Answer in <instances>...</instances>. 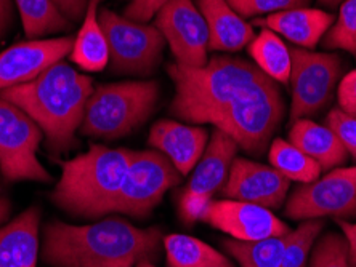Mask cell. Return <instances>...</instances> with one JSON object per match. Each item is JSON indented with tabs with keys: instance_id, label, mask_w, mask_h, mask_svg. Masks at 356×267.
Returning <instances> with one entry per match:
<instances>
[{
	"instance_id": "ba28073f",
	"label": "cell",
	"mask_w": 356,
	"mask_h": 267,
	"mask_svg": "<svg viewBox=\"0 0 356 267\" xmlns=\"http://www.w3.org/2000/svg\"><path fill=\"white\" fill-rule=\"evenodd\" d=\"M181 175L158 150L134 153L124 182L114 198L113 213L145 218L159 205L164 193L180 184Z\"/></svg>"
},
{
	"instance_id": "277c9868",
	"label": "cell",
	"mask_w": 356,
	"mask_h": 267,
	"mask_svg": "<svg viewBox=\"0 0 356 267\" xmlns=\"http://www.w3.org/2000/svg\"><path fill=\"white\" fill-rule=\"evenodd\" d=\"M134 150L92 146L86 154L66 160L61 178L50 193L63 212L79 218H102L113 213Z\"/></svg>"
},
{
	"instance_id": "7c38bea8",
	"label": "cell",
	"mask_w": 356,
	"mask_h": 267,
	"mask_svg": "<svg viewBox=\"0 0 356 267\" xmlns=\"http://www.w3.org/2000/svg\"><path fill=\"white\" fill-rule=\"evenodd\" d=\"M156 28L170 46L175 62L188 67L207 64L209 31L191 0H170L156 15Z\"/></svg>"
},
{
	"instance_id": "74e56055",
	"label": "cell",
	"mask_w": 356,
	"mask_h": 267,
	"mask_svg": "<svg viewBox=\"0 0 356 267\" xmlns=\"http://www.w3.org/2000/svg\"><path fill=\"white\" fill-rule=\"evenodd\" d=\"M319 3L324 5V7H331V8H336L339 5H342L345 0H318Z\"/></svg>"
},
{
	"instance_id": "d4e9b609",
	"label": "cell",
	"mask_w": 356,
	"mask_h": 267,
	"mask_svg": "<svg viewBox=\"0 0 356 267\" xmlns=\"http://www.w3.org/2000/svg\"><path fill=\"white\" fill-rule=\"evenodd\" d=\"M268 159L273 169H276L287 180L298 181L302 184L316 181L321 175V165L312 157H308L303 150H300L291 143V141L276 138L270 144Z\"/></svg>"
},
{
	"instance_id": "4fadbf2b",
	"label": "cell",
	"mask_w": 356,
	"mask_h": 267,
	"mask_svg": "<svg viewBox=\"0 0 356 267\" xmlns=\"http://www.w3.org/2000/svg\"><path fill=\"white\" fill-rule=\"evenodd\" d=\"M199 221L207 223L241 242H255L289 234L287 224L268 208L239 200H211Z\"/></svg>"
},
{
	"instance_id": "ac0fdd59",
	"label": "cell",
	"mask_w": 356,
	"mask_h": 267,
	"mask_svg": "<svg viewBox=\"0 0 356 267\" xmlns=\"http://www.w3.org/2000/svg\"><path fill=\"white\" fill-rule=\"evenodd\" d=\"M196 3L207 24L209 50L238 51L255 37L252 26L234 12L228 0H196Z\"/></svg>"
},
{
	"instance_id": "f35d334b",
	"label": "cell",
	"mask_w": 356,
	"mask_h": 267,
	"mask_svg": "<svg viewBox=\"0 0 356 267\" xmlns=\"http://www.w3.org/2000/svg\"><path fill=\"white\" fill-rule=\"evenodd\" d=\"M135 267H156L154 264H153V261H149V259H143V261H140V263L135 266Z\"/></svg>"
},
{
	"instance_id": "836d02e7",
	"label": "cell",
	"mask_w": 356,
	"mask_h": 267,
	"mask_svg": "<svg viewBox=\"0 0 356 267\" xmlns=\"http://www.w3.org/2000/svg\"><path fill=\"white\" fill-rule=\"evenodd\" d=\"M54 3L71 23H77L86 17L88 0H54Z\"/></svg>"
},
{
	"instance_id": "6da1fadb",
	"label": "cell",
	"mask_w": 356,
	"mask_h": 267,
	"mask_svg": "<svg viewBox=\"0 0 356 267\" xmlns=\"http://www.w3.org/2000/svg\"><path fill=\"white\" fill-rule=\"evenodd\" d=\"M167 74L175 87L172 115L183 122L213 125L249 154H264L284 119L280 87L250 61L223 55L202 67L170 62Z\"/></svg>"
},
{
	"instance_id": "30bf717a",
	"label": "cell",
	"mask_w": 356,
	"mask_h": 267,
	"mask_svg": "<svg viewBox=\"0 0 356 267\" xmlns=\"http://www.w3.org/2000/svg\"><path fill=\"white\" fill-rule=\"evenodd\" d=\"M238 149L236 141L217 128L213 130L207 148L193 169L191 180L188 181L178 202V212L183 223L195 224L201 219L213 193L227 181Z\"/></svg>"
},
{
	"instance_id": "4dcf8cb0",
	"label": "cell",
	"mask_w": 356,
	"mask_h": 267,
	"mask_svg": "<svg viewBox=\"0 0 356 267\" xmlns=\"http://www.w3.org/2000/svg\"><path fill=\"white\" fill-rule=\"evenodd\" d=\"M324 125L337 135L347 153L356 160V115L343 112L340 107L332 109L324 120Z\"/></svg>"
},
{
	"instance_id": "2e32d148",
	"label": "cell",
	"mask_w": 356,
	"mask_h": 267,
	"mask_svg": "<svg viewBox=\"0 0 356 267\" xmlns=\"http://www.w3.org/2000/svg\"><path fill=\"white\" fill-rule=\"evenodd\" d=\"M209 143V132L202 127L162 119L153 125L148 144L172 162L181 176L193 171Z\"/></svg>"
},
{
	"instance_id": "8d00e7d4",
	"label": "cell",
	"mask_w": 356,
	"mask_h": 267,
	"mask_svg": "<svg viewBox=\"0 0 356 267\" xmlns=\"http://www.w3.org/2000/svg\"><path fill=\"white\" fill-rule=\"evenodd\" d=\"M10 210H12V203L8 198L0 197V224L5 223L10 216Z\"/></svg>"
},
{
	"instance_id": "52a82bcc",
	"label": "cell",
	"mask_w": 356,
	"mask_h": 267,
	"mask_svg": "<svg viewBox=\"0 0 356 267\" xmlns=\"http://www.w3.org/2000/svg\"><path fill=\"white\" fill-rule=\"evenodd\" d=\"M44 132L24 111L0 96V173L7 181L49 182L38 159Z\"/></svg>"
},
{
	"instance_id": "9c48e42d",
	"label": "cell",
	"mask_w": 356,
	"mask_h": 267,
	"mask_svg": "<svg viewBox=\"0 0 356 267\" xmlns=\"http://www.w3.org/2000/svg\"><path fill=\"white\" fill-rule=\"evenodd\" d=\"M292 104L291 120L307 119L321 112L331 103L343 69L337 53H315L312 50L291 49Z\"/></svg>"
},
{
	"instance_id": "e575fe53",
	"label": "cell",
	"mask_w": 356,
	"mask_h": 267,
	"mask_svg": "<svg viewBox=\"0 0 356 267\" xmlns=\"http://www.w3.org/2000/svg\"><path fill=\"white\" fill-rule=\"evenodd\" d=\"M340 230H342L345 240L348 245V263L350 267H356V224L345 223L340 219L337 223Z\"/></svg>"
},
{
	"instance_id": "7402d4cb",
	"label": "cell",
	"mask_w": 356,
	"mask_h": 267,
	"mask_svg": "<svg viewBox=\"0 0 356 267\" xmlns=\"http://www.w3.org/2000/svg\"><path fill=\"white\" fill-rule=\"evenodd\" d=\"M162 243L169 267H234L227 256L191 235L170 234Z\"/></svg>"
},
{
	"instance_id": "d590c367",
	"label": "cell",
	"mask_w": 356,
	"mask_h": 267,
	"mask_svg": "<svg viewBox=\"0 0 356 267\" xmlns=\"http://www.w3.org/2000/svg\"><path fill=\"white\" fill-rule=\"evenodd\" d=\"M13 24V0H0V40Z\"/></svg>"
},
{
	"instance_id": "d6986e66",
	"label": "cell",
	"mask_w": 356,
	"mask_h": 267,
	"mask_svg": "<svg viewBox=\"0 0 356 267\" xmlns=\"http://www.w3.org/2000/svg\"><path fill=\"white\" fill-rule=\"evenodd\" d=\"M40 208L31 207L0 227V267H35L39 253Z\"/></svg>"
},
{
	"instance_id": "5b68a950",
	"label": "cell",
	"mask_w": 356,
	"mask_h": 267,
	"mask_svg": "<svg viewBox=\"0 0 356 267\" xmlns=\"http://www.w3.org/2000/svg\"><path fill=\"white\" fill-rule=\"evenodd\" d=\"M159 96V85L153 80H127L93 88L81 135L99 139L124 138L151 117Z\"/></svg>"
},
{
	"instance_id": "4316f807",
	"label": "cell",
	"mask_w": 356,
	"mask_h": 267,
	"mask_svg": "<svg viewBox=\"0 0 356 267\" xmlns=\"http://www.w3.org/2000/svg\"><path fill=\"white\" fill-rule=\"evenodd\" d=\"M323 46L356 55V0H345L340 5L339 17L324 35Z\"/></svg>"
},
{
	"instance_id": "e0dca14e",
	"label": "cell",
	"mask_w": 356,
	"mask_h": 267,
	"mask_svg": "<svg viewBox=\"0 0 356 267\" xmlns=\"http://www.w3.org/2000/svg\"><path fill=\"white\" fill-rule=\"evenodd\" d=\"M334 19L336 18L332 13L321 8L300 7L257 18L254 19V24L282 35L291 44L297 45V49L313 50L334 24Z\"/></svg>"
},
{
	"instance_id": "9a60e30c",
	"label": "cell",
	"mask_w": 356,
	"mask_h": 267,
	"mask_svg": "<svg viewBox=\"0 0 356 267\" xmlns=\"http://www.w3.org/2000/svg\"><path fill=\"white\" fill-rule=\"evenodd\" d=\"M289 182L273 166L236 157L222 187V193L232 200L255 203L271 210L282 205L289 191Z\"/></svg>"
},
{
	"instance_id": "484cf974",
	"label": "cell",
	"mask_w": 356,
	"mask_h": 267,
	"mask_svg": "<svg viewBox=\"0 0 356 267\" xmlns=\"http://www.w3.org/2000/svg\"><path fill=\"white\" fill-rule=\"evenodd\" d=\"M291 232L255 242H241L234 239L223 240V248L238 261L241 267H281Z\"/></svg>"
},
{
	"instance_id": "8fae6325",
	"label": "cell",
	"mask_w": 356,
	"mask_h": 267,
	"mask_svg": "<svg viewBox=\"0 0 356 267\" xmlns=\"http://www.w3.org/2000/svg\"><path fill=\"white\" fill-rule=\"evenodd\" d=\"M286 214L292 219L356 216V166L331 170L291 193Z\"/></svg>"
},
{
	"instance_id": "f1b7e54d",
	"label": "cell",
	"mask_w": 356,
	"mask_h": 267,
	"mask_svg": "<svg viewBox=\"0 0 356 267\" xmlns=\"http://www.w3.org/2000/svg\"><path fill=\"white\" fill-rule=\"evenodd\" d=\"M310 267H350L348 245L343 234L327 232L315 245Z\"/></svg>"
},
{
	"instance_id": "7a4b0ae2",
	"label": "cell",
	"mask_w": 356,
	"mask_h": 267,
	"mask_svg": "<svg viewBox=\"0 0 356 267\" xmlns=\"http://www.w3.org/2000/svg\"><path fill=\"white\" fill-rule=\"evenodd\" d=\"M164 235L120 218L87 226L51 221L44 230L42 259L51 267H134L158 259Z\"/></svg>"
},
{
	"instance_id": "3957f363",
	"label": "cell",
	"mask_w": 356,
	"mask_h": 267,
	"mask_svg": "<svg viewBox=\"0 0 356 267\" xmlns=\"http://www.w3.org/2000/svg\"><path fill=\"white\" fill-rule=\"evenodd\" d=\"M92 93V78L61 61L34 80L2 90L0 96L28 114L44 132L47 149L60 155L79 144L76 132Z\"/></svg>"
},
{
	"instance_id": "603a6c76",
	"label": "cell",
	"mask_w": 356,
	"mask_h": 267,
	"mask_svg": "<svg viewBox=\"0 0 356 267\" xmlns=\"http://www.w3.org/2000/svg\"><path fill=\"white\" fill-rule=\"evenodd\" d=\"M254 64L276 83H289L292 58L291 49L270 29H261L248 45Z\"/></svg>"
},
{
	"instance_id": "d6a6232c",
	"label": "cell",
	"mask_w": 356,
	"mask_h": 267,
	"mask_svg": "<svg viewBox=\"0 0 356 267\" xmlns=\"http://www.w3.org/2000/svg\"><path fill=\"white\" fill-rule=\"evenodd\" d=\"M339 106L343 112L356 115V69L348 72L339 83Z\"/></svg>"
},
{
	"instance_id": "44dd1931",
	"label": "cell",
	"mask_w": 356,
	"mask_h": 267,
	"mask_svg": "<svg viewBox=\"0 0 356 267\" xmlns=\"http://www.w3.org/2000/svg\"><path fill=\"white\" fill-rule=\"evenodd\" d=\"M102 0H88L86 17L74 39L70 53L72 62L82 71L99 72L109 64V50L106 35L98 18V7Z\"/></svg>"
},
{
	"instance_id": "8992f818",
	"label": "cell",
	"mask_w": 356,
	"mask_h": 267,
	"mask_svg": "<svg viewBox=\"0 0 356 267\" xmlns=\"http://www.w3.org/2000/svg\"><path fill=\"white\" fill-rule=\"evenodd\" d=\"M98 18L106 35L109 67L114 74L148 76L158 69L165 40L156 26L137 23L109 8L99 10Z\"/></svg>"
},
{
	"instance_id": "83f0119b",
	"label": "cell",
	"mask_w": 356,
	"mask_h": 267,
	"mask_svg": "<svg viewBox=\"0 0 356 267\" xmlns=\"http://www.w3.org/2000/svg\"><path fill=\"white\" fill-rule=\"evenodd\" d=\"M321 230L323 221L318 219H307L296 230H292L282 255L281 267H307V258Z\"/></svg>"
},
{
	"instance_id": "5bb4252c",
	"label": "cell",
	"mask_w": 356,
	"mask_h": 267,
	"mask_svg": "<svg viewBox=\"0 0 356 267\" xmlns=\"http://www.w3.org/2000/svg\"><path fill=\"white\" fill-rule=\"evenodd\" d=\"M74 37L21 42L0 53V92L23 85L70 56Z\"/></svg>"
},
{
	"instance_id": "ffe728a7",
	"label": "cell",
	"mask_w": 356,
	"mask_h": 267,
	"mask_svg": "<svg viewBox=\"0 0 356 267\" xmlns=\"http://www.w3.org/2000/svg\"><path fill=\"white\" fill-rule=\"evenodd\" d=\"M289 141L308 157L316 160L323 170H332L348 159L347 149L337 135L326 125H319L310 119H298L292 122Z\"/></svg>"
},
{
	"instance_id": "f546056e",
	"label": "cell",
	"mask_w": 356,
	"mask_h": 267,
	"mask_svg": "<svg viewBox=\"0 0 356 267\" xmlns=\"http://www.w3.org/2000/svg\"><path fill=\"white\" fill-rule=\"evenodd\" d=\"M232 8L243 18L273 15L291 8L310 7L312 0H228Z\"/></svg>"
},
{
	"instance_id": "cb8c5ba5",
	"label": "cell",
	"mask_w": 356,
	"mask_h": 267,
	"mask_svg": "<svg viewBox=\"0 0 356 267\" xmlns=\"http://www.w3.org/2000/svg\"><path fill=\"white\" fill-rule=\"evenodd\" d=\"M15 3L29 40L71 29V21L56 8L54 0H15Z\"/></svg>"
},
{
	"instance_id": "1f68e13d",
	"label": "cell",
	"mask_w": 356,
	"mask_h": 267,
	"mask_svg": "<svg viewBox=\"0 0 356 267\" xmlns=\"http://www.w3.org/2000/svg\"><path fill=\"white\" fill-rule=\"evenodd\" d=\"M169 2L170 0H132L125 8L124 17L137 23H148Z\"/></svg>"
}]
</instances>
